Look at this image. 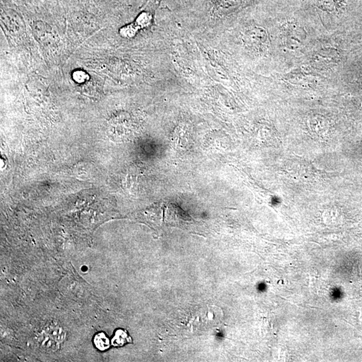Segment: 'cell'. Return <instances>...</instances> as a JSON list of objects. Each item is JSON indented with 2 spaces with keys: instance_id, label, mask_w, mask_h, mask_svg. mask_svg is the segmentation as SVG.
Masks as SVG:
<instances>
[{
  "instance_id": "9c48e42d",
  "label": "cell",
  "mask_w": 362,
  "mask_h": 362,
  "mask_svg": "<svg viewBox=\"0 0 362 362\" xmlns=\"http://www.w3.org/2000/svg\"><path fill=\"white\" fill-rule=\"evenodd\" d=\"M72 79L76 83L83 84L89 80V76L83 70H77L72 72Z\"/></svg>"
},
{
  "instance_id": "8992f818",
  "label": "cell",
  "mask_w": 362,
  "mask_h": 362,
  "mask_svg": "<svg viewBox=\"0 0 362 362\" xmlns=\"http://www.w3.org/2000/svg\"><path fill=\"white\" fill-rule=\"evenodd\" d=\"M132 342V340L128 336V333L124 330H117L113 339L111 340V344L115 347H122L125 344Z\"/></svg>"
},
{
  "instance_id": "52a82bcc",
  "label": "cell",
  "mask_w": 362,
  "mask_h": 362,
  "mask_svg": "<svg viewBox=\"0 0 362 362\" xmlns=\"http://www.w3.org/2000/svg\"><path fill=\"white\" fill-rule=\"evenodd\" d=\"M336 56L333 55V51H322L318 52L314 57L315 63L318 66H328L333 64V60Z\"/></svg>"
},
{
  "instance_id": "ba28073f",
  "label": "cell",
  "mask_w": 362,
  "mask_h": 362,
  "mask_svg": "<svg viewBox=\"0 0 362 362\" xmlns=\"http://www.w3.org/2000/svg\"><path fill=\"white\" fill-rule=\"evenodd\" d=\"M93 342L95 347L100 351H105L110 348V341L106 335L103 333H99L96 335L94 338Z\"/></svg>"
},
{
  "instance_id": "3957f363",
  "label": "cell",
  "mask_w": 362,
  "mask_h": 362,
  "mask_svg": "<svg viewBox=\"0 0 362 362\" xmlns=\"http://www.w3.org/2000/svg\"><path fill=\"white\" fill-rule=\"evenodd\" d=\"M311 134L319 140H326L330 130V122L322 116H315L309 121Z\"/></svg>"
},
{
  "instance_id": "8fae6325",
  "label": "cell",
  "mask_w": 362,
  "mask_h": 362,
  "mask_svg": "<svg viewBox=\"0 0 362 362\" xmlns=\"http://www.w3.org/2000/svg\"><path fill=\"white\" fill-rule=\"evenodd\" d=\"M136 26L131 25V26H125L122 29H120V34L127 38H131L136 34Z\"/></svg>"
},
{
  "instance_id": "6da1fadb",
  "label": "cell",
  "mask_w": 362,
  "mask_h": 362,
  "mask_svg": "<svg viewBox=\"0 0 362 362\" xmlns=\"http://www.w3.org/2000/svg\"><path fill=\"white\" fill-rule=\"evenodd\" d=\"M221 311L217 307H205L197 313L195 324L201 330L214 328L219 324L223 316Z\"/></svg>"
},
{
  "instance_id": "30bf717a",
  "label": "cell",
  "mask_w": 362,
  "mask_h": 362,
  "mask_svg": "<svg viewBox=\"0 0 362 362\" xmlns=\"http://www.w3.org/2000/svg\"><path fill=\"white\" fill-rule=\"evenodd\" d=\"M150 20H151V16L149 13H142L136 19V27L137 28H140L147 26L150 23Z\"/></svg>"
},
{
  "instance_id": "277c9868",
  "label": "cell",
  "mask_w": 362,
  "mask_h": 362,
  "mask_svg": "<svg viewBox=\"0 0 362 362\" xmlns=\"http://www.w3.org/2000/svg\"><path fill=\"white\" fill-rule=\"evenodd\" d=\"M37 342L40 349L46 352H56L59 348L58 342L46 332L41 333L37 339Z\"/></svg>"
},
{
  "instance_id": "5b68a950",
  "label": "cell",
  "mask_w": 362,
  "mask_h": 362,
  "mask_svg": "<svg viewBox=\"0 0 362 362\" xmlns=\"http://www.w3.org/2000/svg\"><path fill=\"white\" fill-rule=\"evenodd\" d=\"M46 332L58 343H62L66 339V333L62 327L57 324H50L46 326Z\"/></svg>"
},
{
  "instance_id": "7a4b0ae2",
  "label": "cell",
  "mask_w": 362,
  "mask_h": 362,
  "mask_svg": "<svg viewBox=\"0 0 362 362\" xmlns=\"http://www.w3.org/2000/svg\"><path fill=\"white\" fill-rule=\"evenodd\" d=\"M301 29L297 28L295 25L289 24V26L283 27L281 30L282 38L283 44L289 49L295 50L299 48L302 44L303 35Z\"/></svg>"
}]
</instances>
